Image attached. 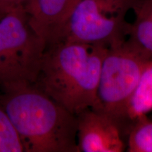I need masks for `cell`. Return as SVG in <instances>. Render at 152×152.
<instances>
[{
	"mask_svg": "<svg viewBox=\"0 0 152 152\" xmlns=\"http://www.w3.org/2000/svg\"><path fill=\"white\" fill-rule=\"evenodd\" d=\"M81 0H29L25 6L29 23L43 39L51 45L66 20Z\"/></svg>",
	"mask_w": 152,
	"mask_h": 152,
	"instance_id": "52a82bcc",
	"label": "cell"
},
{
	"mask_svg": "<svg viewBox=\"0 0 152 152\" xmlns=\"http://www.w3.org/2000/svg\"><path fill=\"white\" fill-rule=\"evenodd\" d=\"M76 116L79 152H123L126 150V137L113 118L91 108Z\"/></svg>",
	"mask_w": 152,
	"mask_h": 152,
	"instance_id": "8992f818",
	"label": "cell"
},
{
	"mask_svg": "<svg viewBox=\"0 0 152 152\" xmlns=\"http://www.w3.org/2000/svg\"><path fill=\"white\" fill-rule=\"evenodd\" d=\"M152 111V60L144 68L137 86L131 97L128 118L133 120Z\"/></svg>",
	"mask_w": 152,
	"mask_h": 152,
	"instance_id": "9c48e42d",
	"label": "cell"
},
{
	"mask_svg": "<svg viewBox=\"0 0 152 152\" xmlns=\"http://www.w3.org/2000/svg\"><path fill=\"white\" fill-rule=\"evenodd\" d=\"M128 152H152V121L147 115L133 120L126 137Z\"/></svg>",
	"mask_w": 152,
	"mask_h": 152,
	"instance_id": "30bf717a",
	"label": "cell"
},
{
	"mask_svg": "<svg viewBox=\"0 0 152 152\" xmlns=\"http://www.w3.org/2000/svg\"><path fill=\"white\" fill-rule=\"evenodd\" d=\"M132 9L134 19L128 39L152 56V0H135Z\"/></svg>",
	"mask_w": 152,
	"mask_h": 152,
	"instance_id": "ba28073f",
	"label": "cell"
},
{
	"mask_svg": "<svg viewBox=\"0 0 152 152\" xmlns=\"http://www.w3.org/2000/svg\"><path fill=\"white\" fill-rule=\"evenodd\" d=\"M106 1L115 8L128 11L132 9L135 0H106Z\"/></svg>",
	"mask_w": 152,
	"mask_h": 152,
	"instance_id": "4fadbf2b",
	"label": "cell"
},
{
	"mask_svg": "<svg viewBox=\"0 0 152 152\" xmlns=\"http://www.w3.org/2000/svg\"><path fill=\"white\" fill-rule=\"evenodd\" d=\"M4 14H5L4 13H3L2 11H0V19H1V18H2V17L4 16Z\"/></svg>",
	"mask_w": 152,
	"mask_h": 152,
	"instance_id": "5bb4252c",
	"label": "cell"
},
{
	"mask_svg": "<svg viewBox=\"0 0 152 152\" xmlns=\"http://www.w3.org/2000/svg\"><path fill=\"white\" fill-rule=\"evenodd\" d=\"M45 49L24 7L6 13L0 19V86L20 82L34 84Z\"/></svg>",
	"mask_w": 152,
	"mask_h": 152,
	"instance_id": "277c9868",
	"label": "cell"
},
{
	"mask_svg": "<svg viewBox=\"0 0 152 152\" xmlns=\"http://www.w3.org/2000/svg\"><path fill=\"white\" fill-rule=\"evenodd\" d=\"M127 13L106 0H81L52 44L64 42L108 49L116 47L126 40L130 33Z\"/></svg>",
	"mask_w": 152,
	"mask_h": 152,
	"instance_id": "5b68a950",
	"label": "cell"
},
{
	"mask_svg": "<svg viewBox=\"0 0 152 152\" xmlns=\"http://www.w3.org/2000/svg\"><path fill=\"white\" fill-rule=\"evenodd\" d=\"M22 151L21 140L0 101V152Z\"/></svg>",
	"mask_w": 152,
	"mask_h": 152,
	"instance_id": "8fae6325",
	"label": "cell"
},
{
	"mask_svg": "<svg viewBox=\"0 0 152 152\" xmlns=\"http://www.w3.org/2000/svg\"><path fill=\"white\" fill-rule=\"evenodd\" d=\"M152 56L128 38L107 49L101 67L97 102L93 109L107 114L122 128L125 136L131 122L128 107L144 68Z\"/></svg>",
	"mask_w": 152,
	"mask_h": 152,
	"instance_id": "3957f363",
	"label": "cell"
},
{
	"mask_svg": "<svg viewBox=\"0 0 152 152\" xmlns=\"http://www.w3.org/2000/svg\"><path fill=\"white\" fill-rule=\"evenodd\" d=\"M0 101L24 152H79L77 116L33 83L1 85Z\"/></svg>",
	"mask_w": 152,
	"mask_h": 152,
	"instance_id": "6da1fadb",
	"label": "cell"
},
{
	"mask_svg": "<svg viewBox=\"0 0 152 152\" xmlns=\"http://www.w3.org/2000/svg\"><path fill=\"white\" fill-rule=\"evenodd\" d=\"M108 48L59 42L46 47L34 85L75 115L94 109Z\"/></svg>",
	"mask_w": 152,
	"mask_h": 152,
	"instance_id": "7a4b0ae2",
	"label": "cell"
},
{
	"mask_svg": "<svg viewBox=\"0 0 152 152\" xmlns=\"http://www.w3.org/2000/svg\"><path fill=\"white\" fill-rule=\"evenodd\" d=\"M29 0H0V11L9 12L19 7H24Z\"/></svg>",
	"mask_w": 152,
	"mask_h": 152,
	"instance_id": "7c38bea8",
	"label": "cell"
}]
</instances>
